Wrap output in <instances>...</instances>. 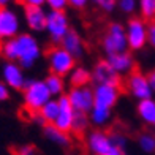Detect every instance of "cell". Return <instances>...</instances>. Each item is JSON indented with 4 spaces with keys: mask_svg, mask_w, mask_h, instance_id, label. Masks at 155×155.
<instances>
[{
    "mask_svg": "<svg viewBox=\"0 0 155 155\" xmlns=\"http://www.w3.org/2000/svg\"><path fill=\"white\" fill-rule=\"evenodd\" d=\"M52 100L51 92L46 87L45 79H27L22 90L24 108L29 112H40L46 103Z\"/></svg>",
    "mask_w": 155,
    "mask_h": 155,
    "instance_id": "6da1fadb",
    "label": "cell"
},
{
    "mask_svg": "<svg viewBox=\"0 0 155 155\" xmlns=\"http://www.w3.org/2000/svg\"><path fill=\"white\" fill-rule=\"evenodd\" d=\"M16 41H18V54H19L18 63L24 70L32 68L43 55V49H41L38 38L30 32H21L16 37Z\"/></svg>",
    "mask_w": 155,
    "mask_h": 155,
    "instance_id": "7a4b0ae2",
    "label": "cell"
},
{
    "mask_svg": "<svg viewBox=\"0 0 155 155\" xmlns=\"http://www.w3.org/2000/svg\"><path fill=\"white\" fill-rule=\"evenodd\" d=\"M86 146H87V150L92 155H125V150L119 149V147L112 144L109 133L100 128L87 131Z\"/></svg>",
    "mask_w": 155,
    "mask_h": 155,
    "instance_id": "3957f363",
    "label": "cell"
},
{
    "mask_svg": "<svg viewBox=\"0 0 155 155\" xmlns=\"http://www.w3.org/2000/svg\"><path fill=\"white\" fill-rule=\"evenodd\" d=\"M49 73L67 78L76 67V59L71 54H68L62 46H54L46 54Z\"/></svg>",
    "mask_w": 155,
    "mask_h": 155,
    "instance_id": "277c9868",
    "label": "cell"
},
{
    "mask_svg": "<svg viewBox=\"0 0 155 155\" xmlns=\"http://www.w3.org/2000/svg\"><path fill=\"white\" fill-rule=\"evenodd\" d=\"M101 48H103L104 54H106V57L112 55V54L128 51L125 25L120 22H111L108 25V30L104 33L103 40H101Z\"/></svg>",
    "mask_w": 155,
    "mask_h": 155,
    "instance_id": "5b68a950",
    "label": "cell"
},
{
    "mask_svg": "<svg viewBox=\"0 0 155 155\" xmlns=\"http://www.w3.org/2000/svg\"><path fill=\"white\" fill-rule=\"evenodd\" d=\"M147 27L149 24L139 16H131L125 24L127 30V43H128V51L138 52L143 51L147 45Z\"/></svg>",
    "mask_w": 155,
    "mask_h": 155,
    "instance_id": "8992f818",
    "label": "cell"
},
{
    "mask_svg": "<svg viewBox=\"0 0 155 155\" xmlns=\"http://www.w3.org/2000/svg\"><path fill=\"white\" fill-rule=\"evenodd\" d=\"M71 30L70 27V19L65 11H48V19H46V33L49 40L55 46H60L67 33Z\"/></svg>",
    "mask_w": 155,
    "mask_h": 155,
    "instance_id": "52a82bcc",
    "label": "cell"
},
{
    "mask_svg": "<svg viewBox=\"0 0 155 155\" xmlns=\"http://www.w3.org/2000/svg\"><path fill=\"white\" fill-rule=\"evenodd\" d=\"M21 27L22 21L15 8H0V43L16 38L21 33Z\"/></svg>",
    "mask_w": 155,
    "mask_h": 155,
    "instance_id": "ba28073f",
    "label": "cell"
},
{
    "mask_svg": "<svg viewBox=\"0 0 155 155\" xmlns=\"http://www.w3.org/2000/svg\"><path fill=\"white\" fill-rule=\"evenodd\" d=\"M125 87L128 90V94L133 98H136L138 101L153 98V92H152V87L149 84V79H147V74H144L139 70H135L133 73H130L127 76Z\"/></svg>",
    "mask_w": 155,
    "mask_h": 155,
    "instance_id": "9c48e42d",
    "label": "cell"
},
{
    "mask_svg": "<svg viewBox=\"0 0 155 155\" xmlns=\"http://www.w3.org/2000/svg\"><path fill=\"white\" fill-rule=\"evenodd\" d=\"M67 97L74 112H84L89 114L90 109L95 104V97H94V89L90 86H84V87H70L67 90Z\"/></svg>",
    "mask_w": 155,
    "mask_h": 155,
    "instance_id": "30bf717a",
    "label": "cell"
},
{
    "mask_svg": "<svg viewBox=\"0 0 155 155\" xmlns=\"http://www.w3.org/2000/svg\"><path fill=\"white\" fill-rule=\"evenodd\" d=\"M92 81L95 86H122V76L119 74L106 59H100L92 68Z\"/></svg>",
    "mask_w": 155,
    "mask_h": 155,
    "instance_id": "8fae6325",
    "label": "cell"
},
{
    "mask_svg": "<svg viewBox=\"0 0 155 155\" xmlns=\"http://www.w3.org/2000/svg\"><path fill=\"white\" fill-rule=\"evenodd\" d=\"M0 74H2V81L10 87V90H18V92L24 90L27 78L24 73V68L18 62H5Z\"/></svg>",
    "mask_w": 155,
    "mask_h": 155,
    "instance_id": "7c38bea8",
    "label": "cell"
},
{
    "mask_svg": "<svg viewBox=\"0 0 155 155\" xmlns=\"http://www.w3.org/2000/svg\"><path fill=\"white\" fill-rule=\"evenodd\" d=\"M46 19L48 11L45 8H41V6H24V21L30 33L46 32Z\"/></svg>",
    "mask_w": 155,
    "mask_h": 155,
    "instance_id": "4fadbf2b",
    "label": "cell"
},
{
    "mask_svg": "<svg viewBox=\"0 0 155 155\" xmlns=\"http://www.w3.org/2000/svg\"><path fill=\"white\" fill-rule=\"evenodd\" d=\"M94 97H95V104L112 109V108H116V104L119 103V98H120V87L95 86L94 87Z\"/></svg>",
    "mask_w": 155,
    "mask_h": 155,
    "instance_id": "5bb4252c",
    "label": "cell"
},
{
    "mask_svg": "<svg viewBox=\"0 0 155 155\" xmlns=\"http://www.w3.org/2000/svg\"><path fill=\"white\" fill-rule=\"evenodd\" d=\"M59 104H60V114L55 119V122L52 124L54 127H57L59 130L65 131V133H71V127H73V119H74V109L70 103L67 94L57 98Z\"/></svg>",
    "mask_w": 155,
    "mask_h": 155,
    "instance_id": "9a60e30c",
    "label": "cell"
},
{
    "mask_svg": "<svg viewBox=\"0 0 155 155\" xmlns=\"http://www.w3.org/2000/svg\"><path fill=\"white\" fill-rule=\"evenodd\" d=\"M106 60L111 63V67L116 70L119 74H127L128 76L130 73L135 71V57L130 51H125V52H119V54H112V55H108Z\"/></svg>",
    "mask_w": 155,
    "mask_h": 155,
    "instance_id": "2e32d148",
    "label": "cell"
},
{
    "mask_svg": "<svg viewBox=\"0 0 155 155\" xmlns=\"http://www.w3.org/2000/svg\"><path fill=\"white\" fill-rule=\"evenodd\" d=\"M68 54H71L73 57L76 60H79L84 57V52H86V45H84V40L81 37V33L71 29L68 33H67V37L63 38L62 41V45H60Z\"/></svg>",
    "mask_w": 155,
    "mask_h": 155,
    "instance_id": "e0dca14e",
    "label": "cell"
},
{
    "mask_svg": "<svg viewBox=\"0 0 155 155\" xmlns=\"http://www.w3.org/2000/svg\"><path fill=\"white\" fill-rule=\"evenodd\" d=\"M70 87H84L89 86L92 81V70H89L87 67L82 65H76L74 70L67 76Z\"/></svg>",
    "mask_w": 155,
    "mask_h": 155,
    "instance_id": "ac0fdd59",
    "label": "cell"
},
{
    "mask_svg": "<svg viewBox=\"0 0 155 155\" xmlns=\"http://www.w3.org/2000/svg\"><path fill=\"white\" fill-rule=\"evenodd\" d=\"M136 114L141 119V122H144L146 125L153 127V128H155V100H153V98L138 101V104H136Z\"/></svg>",
    "mask_w": 155,
    "mask_h": 155,
    "instance_id": "d6986e66",
    "label": "cell"
},
{
    "mask_svg": "<svg viewBox=\"0 0 155 155\" xmlns=\"http://www.w3.org/2000/svg\"><path fill=\"white\" fill-rule=\"evenodd\" d=\"M43 135L48 141H51L52 144L59 146V147H68L71 143V138H70V133H65L59 130L57 127H54L52 124H48L43 128Z\"/></svg>",
    "mask_w": 155,
    "mask_h": 155,
    "instance_id": "ffe728a7",
    "label": "cell"
},
{
    "mask_svg": "<svg viewBox=\"0 0 155 155\" xmlns=\"http://www.w3.org/2000/svg\"><path fill=\"white\" fill-rule=\"evenodd\" d=\"M89 119H90V125L97 127V128L103 130V127H106L111 119H112V109L98 106V104H94V108L89 112Z\"/></svg>",
    "mask_w": 155,
    "mask_h": 155,
    "instance_id": "44dd1931",
    "label": "cell"
},
{
    "mask_svg": "<svg viewBox=\"0 0 155 155\" xmlns=\"http://www.w3.org/2000/svg\"><path fill=\"white\" fill-rule=\"evenodd\" d=\"M45 82H46V87H48L49 92H51L52 98H59V97L67 94V81H65V78L49 73L45 78Z\"/></svg>",
    "mask_w": 155,
    "mask_h": 155,
    "instance_id": "7402d4cb",
    "label": "cell"
},
{
    "mask_svg": "<svg viewBox=\"0 0 155 155\" xmlns=\"http://www.w3.org/2000/svg\"><path fill=\"white\" fill-rule=\"evenodd\" d=\"M0 54H2V57L6 62H18L19 54H18V41H16V38L2 41V43H0Z\"/></svg>",
    "mask_w": 155,
    "mask_h": 155,
    "instance_id": "603a6c76",
    "label": "cell"
},
{
    "mask_svg": "<svg viewBox=\"0 0 155 155\" xmlns=\"http://www.w3.org/2000/svg\"><path fill=\"white\" fill-rule=\"evenodd\" d=\"M139 18H143L147 24L155 21V0H138Z\"/></svg>",
    "mask_w": 155,
    "mask_h": 155,
    "instance_id": "cb8c5ba5",
    "label": "cell"
},
{
    "mask_svg": "<svg viewBox=\"0 0 155 155\" xmlns=\"http://www.w3.org/2000/svg\"><path fill=\"white\" fill-rule=\"evenodd\" d=\"M40 112H41V116L45 117V120H46L48 124H54L55 119H57L59 114H60V104H59V100H57V98H52V100L49 101V103L45 104L43 109H41Z\"/></svg>",
    "mask_w": 155,
    "mask_h": 155,
    "instance_id": "d4e9b609",
    "label": "cell"
},
{
    "mask_svg": "<svg viewBox=\"0 0 155 155\" xmlns=\"http://www.w3.org/2000/svg\"><path fill=\"white\" fill-rule=\"evenodd\" d=\"M89 127H90L89 114H84V112H74L71 133H74V135H84V133H86V135H87Z\"/></svg>",
    "mask_w": 155,
    "mask_h": 155,
    "instance_id": "484cf974",
    "label": "cell"
},
{
    "mask_svg": "<svg viewBox=\"0 0 155 155\" xmlns=\"http://www.w3.org/2000/svg\"><path fill=\"white\" fill-rule=\"evenodd\" d=\"M138 146L143 152L153 153L155 152V135L150 131H143L138 136Z\"/></svg>",
    "mask_w": 155,
    "mask_h": 155,
    "instance_id": "4316f807",
    "label": "cell"
},
{
    "mask_svg": "<svg viewBox=\"0 0 155 155\" xmlns=\"http://www.w3.org/2000/svg\"><path fill=\"white\" fill-rule=\"evenodd\" d=\"M117 8L124 15H135L138 11V0H117Z\"/></svg>",
    "mask_w": 155,
    "mask_h": 155,
    "instance_id": "83f0119b",
    "label": "cell"
},
{
    "mask_svg": "<svg viewBox=\"0 0 155 155\" xmlns=\"http://www.w3.org/2000/svg\"><path fill=\"white\" fill-rule=\"evenodd\" d=\"M90 3L104 13H112L117 8V0H90Z\"/></svg>",
    "mask_w": 155,
    "mask_h": 155,
    "instance_id": "f1b7e54d",
    "label": "cell"
},
{
    "mask_svg": "<svg viewBox=\"0 0 155 155\" xmlns=\"http://www.w3.org/2000/svg\"><path fill=\"white\" fill-rule=\"evenodd\" d=\"M109 135H111V141H112V144H114L116 147H119V149L125 150V147H127V136H125V135H122V133H119V131L109 133Z\"/></svg>",
    "mask_w": 155,
    "mask_h": 155,
    "instance_id": "f546056e",
    "label": "cell"
},
{
    "mask_svg": "<svg viewBox=\"0 0 155 155\" xmlns=\"http://www.w3.org/2000/svg\"><path fill=\"white\" fill-rule=\"evenodd\" d=\"M15 155H38V150L33 144H22L16 147Z\"/></svg>",
    "mask_w": 155,
    "mask_h": 155,
    "instance_id": "4dcf8cb0",
    "label": "cell"
},
{
    "mask_svg": "<svg viewBox=\"0 0 155 155\" xmlns=\"http://www.w3.org/2000/svg\"><path fill=\"white\" fill-rule=\"evenodd\" d=\"M46 5L49 6L51 11H65L68 2L67 0H46Z\"/></svg>",
    "mask_w": 155,
    "mask_h": 155,
    "instance_id": "1f68e13d",
    "label": "cell"
},
{
    "mask_svg": "<svg viewBox=\"0 0 155 155\" xmlns=\"http://www.w3.org/2000/svg\"><path fill=\"white\" fill-rule=\"evenodd\" d=\"M29 117H30L32 124L38 125L40 128H45V127L48 125V122L45 120V117L41 116V112H29Z\"/></svg>",
    "mask_w": 155,
    "mask_h": 155,
    "instance_id": "d6a6232c",
    "label": "cell"
},
{
    "mask_svg": "<svg viewBox=\"0 0 155 155\" xmlns=\"http://www.w3.org/2000/svg\"><path fill=\"white\" fill-rule=\"evenodd\" d=\"M10 97H11V90L10 87L6 86V84L0 79V103H3V101H8L10 100Z\"/></svg>",
    "mask_w": 155,
    "mask_h": 155,
    "instance_id": "836d02e7",
    "label": "cell"
},
{
    "mask_svg": "<svg viewBox=\"0 0 155 155\" xmlns=\"http://www.w3.org/2000/svg\"><path fill=\"white\" fill-rule=\"evenodd\" d=\"M147 45L155 49V22H149L147 27Z\"/></svg>",
    "mask_w": 155,
    "mask_h": 155,
    "instance_id": "e575fe53",
    "label": "cell"
},
{
    "mask_svg": "<svg viewBox=\"0 0 155 155\" xmlns=\"http://www.w3.org/2000/svg\"><path fill=\"white\" fill-rule=\"evenodd\" d=\"M67 2H68V6H71L74 10H84L90 0H67Z\"/></svg>",
    "mask_w": 155,
    "mask_h": 155,
    "instance_id": "d590c367",
    "label": "cell"
},
{
    "mask_svg": "<svg viewBox=\"0 0 155 155\" xmlns=\"http://www.w3.org/2000/svg\"><path fill=\"white\" fill-rule=\"evenodd\" d=\"M19 3L22 6H43L46 5V0H19Z\"/></svg>",
    "mask_w": 155,
    "mask_h": 155,
    "instance_id": "8d00e7d4",
    "label": "cell"
},
{
    "mask_svg": "<svg viewBox=\"0 0 155 155\" xmlns=\"http://www.w3.org/2000/svg\"><path fill=\"white\" fill-rule=\"evenodd\" d=\"M147 79H149V84L152 87V92L155 94V68H152L149 73H147Z\"/></svg>",
    "mask_w": 155,
    "mask_h": 155,
    "instance_id": "74e56055",
    "label": "cell"
},
{
    "mask_svg": "<svg viewBox=\"0 0 155 155\" xmlns=\"http://www.w3.org/2000/svg\"><path fill=\"white\" fill-rule=\"evenodd\" d=\"M13 2H16V0H0V8H8Z\"/></svg>",
    "mask_w": 155,
    "mask_h": 155,
    "instance_id": "f35d334b",
    "label": "cell"
}]
</instances>
